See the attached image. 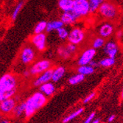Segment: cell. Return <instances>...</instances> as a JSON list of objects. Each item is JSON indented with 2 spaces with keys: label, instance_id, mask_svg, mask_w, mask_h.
Listing matches in <instances>:
<instances>
[{
  "label": "cell",
  "instance_id": "7a4b0ae2",
  "mask_svg": "<svg viewBox=\"0 0 123 123\" xmlns=\"http://www.w3.org/2000/svg\"><path fill=\"white\" fill-rule=\"evenodd\" d=\"M48 101L47 97L41 92H38L30 96L25 102V117L26 118L31 117L37 111L43 108Z\"/></svg>",
  "mask_w": 123,
  "mask_h": 123
},
{
  "label": "cell",
  "instance_id": "cb8c5ba5",
  "mask_svg": "<svg viewBox=\"0 0 123 123\" xmlns=\"http://www.w3.org/2000/svg\"><path fill=\"white\" fill-rule=\"evenodd\" d=\"M115 62L116 61L114 58H111L109 57H107L100 61L99 62V65L103 67H105V68H108V67H111L114 66L115 64Z\"/></svg>",
  "mask_w": 123,
  "mask_h": 123
},
{
  "label": "cell",
  "instance_id": "7c38bea8",
  "mask_svg": "<svg viewBox=\"0 0 123 123\" xmlns=\"http://www.w3.org/2000/svg\"><path fill=\"white\" fill-rule=\"evenodd\" d=\"M52 70L53 69H49L48 70L43 72L39 76L36 78V80L33 82V85L35 86H40L41 85L48 83L52 79Z\"/></svg>",
  "mask_w": 123,
  "mask_h": 123
},
{
  "label": "cell",
  "instance_id": "1f68e13d",
  "mask_svg": "<svg viewBox=\"0 0 123 123\" xmlns=\"http://www.w3.org/2000/svg\"><path fill=\"white\" fill-rule=\"evenodd\" d=\"M95 95H96V93H95V92H92V93H91L90 94H88V95L84 99V100H83V103H84V104H86V103H89L92 99H93V98L95 97Z\"/></svg>",
  "mask_w": 123,
  "mask_h": 123
},
{
  "label": "cell",
  "instance_id": "8fae6325",
  "mask_svg": "<svg viewBox=\"0 0 123 123\" xmlns=\"http://www.w3.org/2000/svg\"><path fill=\"white\" fill-rule=\"evenodd\" d=\"M103 50L104 52L108 55V57L111 58H116L117 55L118 53V46L115 42L113 41H109L103 46Z\"/></svg>",
  "mask_w": 123,
  "mask_h": 123
},
{
  "label": "cell",
  "instance_id": "8992f818",
  "mask_svg": "<svg viewBox=\"0 0 123 123\" xmlns=\"http://www.w3.org/2000/svg\"><path fill=\"white\" fill-rule=\"evenodd\" d=\"M85 32L80 28H74L72 29L67 36L69 42L73 43L74 45H78L82 43L85 38Z\"/></svg>",
  "mask_w": 123,
  "mask_h": 123
},
{
  "label": "cell",
  "instance_id": "d4e9b609",
  "mask_svg": "<svg viewBox=\"0 0 123 123\" xmlns=\"http://www.w3.org/2000/svg\"><path fill=\"white\" fill-rule=\"evenodd\" d=\"M105 39L102 37H97L96 38L94 39L93 42H92V48L94 49H97L101 47H103V46L105 45Z\"/></svg>",
  "mask_w": 123,
  "mask_h": 123
},
{
  "label": "cell",
  "instance_id": "4dcf8cb0",
  "mask_svg": "<svg viewBox=\"0 0 123 123\" xmlns=\"http://www.w3.org/2000/svg\"><path fill=\"white\" fill-rule=\"evenodd\" d=\"M95 116H96V113L94 111H93V112H92L90 114H89V116L85 119L83 123H91L92 122V120L95 118Z\"/></svg>",
  "mask_w": 123,
  "mask_h": 123
},
{
  "label": "cell",
  "instance_id": "ba28073f",
  "mask_svg": "<svg viewBox=\"0 0 123 123\" xmlns=\"http://www.w3.org/2000/svg\"><path fill=\"white\" fill-rule=\"evenodd\" d=\"M35 56L36 53L34 49L31 47H26L22 49L21 52L20 59L24 64H29L35 59Z\"/></svg>",
  "mask_w": 123,
  "mask_h": 123
},
{
  "label": "cell",
  "instance_id": "9c48e42d",
  "mask_svg": "<svg viewBox=\"0 0 123 123\" xmlns=\"http://www.w3.org/2000/svg\"><path fill=\"white\" fill-rule=\"evenodd\" d=\"M95 55H96V49L93 48L87 49L82 53L80 57L78 59V61H77L78 64L80 66L88 65V63L94 58Z\"/></svg>",
  "mask_w": 123,
  "mask_h": 123
},
{
  "label": "cell",
  "instance_id": "e575fe53",
  "mask_svg": "<svg viewBox=\"0 0 123 123\" xmlns=\"http://www.w3.org/2000/svg\"><path fill=\"white\" fill-rule=\"evenodd\" d=\"M115 115H111L109 117H108V122H109V123H111V122H113V121L115 119Z\"/></svg>",
  "mask_w": 123,
  "mask_h": 123
},
{
  "label": "cell",
  "instance_id": "d6986e66",
  "mask_svg": "<svg viewBox=\"0 0 123 123\" xmlns=\"http://www.w3.org/2000/svg\"><path fill=\"white\" fill-rule=\"evenodd\" d=\"M25 102L23 103H21L19 104H16L13 111V113L12 114L15 117H20L22 115H24L25 114Z\"/></svg>",
  "mask_w": 123,
  "mask_h": 123
},
{
  "label": "cell",
  "instance_id": "ffe728a7",
  "mask_svg": "<svg viewBox=\"0 0 123 123\" xmlns=\"http://www.w3.org/2000/svg\"><path fill=\"white\" fill-rule=\"evenodd\" d=\"M77 72L84 76L92 74L94 72V69L89 65L80 66L77 69Z\"/></svg>",
  "mask_w": 123,
  "mask_h": 123
},
{
  "label": "cell",
  "instance_id": "d590c367",
  "mask_svg": "<svg viewBox=\"0 0 123 123\" xmlns=\"http://www.w3.org/2000/svg\"><path fill=\"white\" fill-rule=\"evenodd\" d=\"M117 36L118 38H121L122 37V30H119V31L117 32Z\"/></svg>",
  "mask_w": 123,
  "mask_h": 123
},
{
  "label": "cell",
  "instance_id": "484cf974",
  "mask_svg": "<svg viewBox=\"0 0 123 123\" xmlns=\"http://www.w3.org/2000/svg\"><path fill=\"white\" fill-rule=\"evenodd\" d=\"M46 27H47V21H41L38 22V25L35 27V30H34L35 34L42 33L44 30H46Z\"/></svg>",
  "mask_w": 123,
  "mask_h": 123
},
{
  "label": "cell",
  "instance_id": "5b68a950",
  "mask_svg": "<svg viewBox=\"0 0 123 123\" xmlns=\"http://www.w3.org/2000/svg\"><path fill=\"white\" fill-rule=\"evenodd\" d=\"M16 105V101L13 97L5 99L0 102V114L7 116L12 114L13 111Z\"/></svg>",
  "mask_w": 123,
  "mask_h": 123
},
{
  "label": "cell",
  "instance_id": "74e56055",
  "mask_svg": "<svg viewBox=\"0 0 123 123\" xmlns=\"http://www.w3.org/2000/svg\"><path fill=\"white\" fill-rule=\"evenodd\" d=\"M91 123H99V119H93Z\"/></svg>",
  "mask_w": 123,
  "mask_h": 123
},
{
  "label": "cell",
  "instance_id": "52a82bcc",
  "mask_svg": "<svg viewBox=\"0 0 123 123\" xmlns=\"http://www.w3.org/2000/svg\"><path fill=\"white\" fill-rule=\"evenodd\" d=\"M51 63L48 60H41L35 63L32 66L30 69V74L32 75H39L43 72H45L50 69Z\"/></svg>",
  "mask_w": 123,
  "mask_h": 123
},
{
  "label": "cell",
  "instance_id": "f1b7e54d",
  "mask_svg": "<svg viewBox=\"0 0 123 123\" xmlns=\"http://www.w3.org/2000/svg\"><path fill=\"white\" fill-rule=\"evenodd\" d=\"M23 5H24V2H23V1L19 2H18V4L16 5V8L14 9L13 12V13H12V18H13V20L16 19V18H17V16H18V15L19 12L21 11V10L22 7H23Z\"/></svg>",
  "mask_w": 123,
  "mask_h": 123
},
{
  "label": "cell",
  "instance_id": "30bf717a",
  "mask_svg": "<svg viewBox=\"0 0 123 123\" xmlns=\"http://www.w3.org/2000/svg\"><path fill=\"white\" fill-rule=\"evenodd\" d=\"M31 41L35 47L38 49L39 51H43L46 48V42H47V37L43 32L38 33L33 36Z\"/></svg>",
  "mask_w": 123,
  "mask_h": 123
},
{
  "label": "cell",
  "instance_id": "836d02e7",
  "mask_svg": "<svg viewBox=\"0 0 123 123\" xmlns=\"http://www.w3.org/2000/svg\"><path fill=\"white\" fill-rule=\"evenodd\" d=\"M0 123H10V122L7 119H5V118L1 117H0Z\"/></svg>",
  "mask_w": 123,
  "mask_h": 123
},
{
  "label": "cell",
  "instance_id": "f546056e",
  "mask_svg": "<svg viewBox=\"0 0 123 123\" xmlns=\"http://www.w3.org/2000/svg\"><path fill=\"white\" fill-rule=\"evenodd\" d=\"M65 47H66V49L68 50L71 54L75 52L76 50H77V46L74 45V44H73V43H69Z\"/></svg>",
  "mask_w": 123,
  "mask_h": 123
},
{
  "label": "cell",
  "instance_id": "277c9868",
  "mask_svg": "<svg viewBox=\"0 0 123 123\" xmlns=\"http://www.w3.org/2000/svg\"><path fill=\"white\" fill-rule=\"evenodd\" d=\"M72 12L79 18L90 13L88 0H73Z\"/></svg>",
  "mask_w": 123,
  "mask_h": 123
},
{
  "label": "cell",
  "instance_id": "603a6c76",
  "mask_svg": "<svg viewBox=\"0 0 123 123\" xmlns=\"http://www.w3.org/2000/svg\"><path fill=\"white\" fill-rule=\"evenodd\" d=\"M104 2V0H88L90 13H95L98 10L99 5Z\"/></svg>",
  "mask_w": 123,
  "mask_h": 123
},
{
  "label": "cell",
  "instance_id": "3957f363",
  "mask_svg": "<svg viewBox=\"0 0 123 123\" xmlns=\"http://www.w3.org/2000/svg\"><path fill=\"white\" fill-rule=\"evenodd\" d=\"M97 10L103 18L108 20H114L118 16L117 7L111 2H103Z\"/></svg>",
  "mask_w": 123,
  "mask_h": 123
},
{
  "label": "cell",
  "instance_id": "e0dca14e",
  "mask_svg": "<svg viewBox=\"0 0 123 123\" xmlns=\"http://www.w3.org/2000/svg\"><path fill=\"white\" fill-rule=\"evenodd\" d=\"M63 22L61 20H55L49 22H47V27H46V31L47 32H50L53 30H57L58 29L63 27Z\"/></svg>",
  "mask_w": 123,
  "mask_h": 123
},
{
  "label": "cell",
  "instance_id": "8d00e7d4",
  "mask_svg": "<svg viewBox=\"0 0 123 123\" xmlns=\"http://www.w3.org/2000/svg\"><path fill=\"white\" fill-rule=\"evenodd\" d=\"M24 75H25V77H28L30 75V71H25V72H24Z\"/></svg>",
  "mask_w": 123,
  "mask_h": 123
},
{
  "label": "cell",
  "instance_id": "83f0119b",
  "mask_svg": "<svg viewBox=\"0 0 123 123\" xmlns=\"http://www.w3.org/2000/svg\"><path fill=\"white\" fill-rule=\"evenodd\" d=\"M56 31H57V32H58V37H59L61 39L64 40V39L67 38V36H68V35H69V32H68V30H67L66 28L62 27L58 29Z\"/></svg>",
  "mask_w": 123,
  "mask_h": 123
},
{
  "label": "cell",
  "instance_id": "d6a6232c",
  "mask_svg": "<svg viewBox=\"0 0 123 123\" xmlns=\"http://www.w3.org/2000/svg\"><path fill=\"white\" fill-rule=\"evenodd\" d=\"M88 65H89V66H91L92 67H93V68L94 69L95 67H97V66H99V63H97V62H95L94 60H92L90 63H88Z\"/></svg>",
  "mask_w": 123,
  "mask_h": 123
},
{
  "label": "cell",
  "instance_id": "2e32d148",
  "mask_svg": "<svg viewBox=\"0 0 123 123\" xmlns=\"http://www.w3.org/2000/svg\"><path fill=\"white\" fill-rule=\"evenodd\" d=\"M66 73V69L63 66H58L52 70L51 80L54 83H57L63 77Z\"/></svg>",
  "mask_w": 123,
  "mask_h": 123
},
{
  "label": "cell",
  "instance_id": "ac0fdd59",
  "mask_svg": "<svg viewBox=\"0 0 123 123\" xmlns=\"http://www.w3.org/2000/svg\"><path fill=\"white\" fill-rule=\"evenodd\" d=\"M58 6L63 12L72 11L73 7V0H59Z\"/></svg>",
  "mask_w": 123,
  "mask_h": 123
},
{
  "label": "cell",
  "instance_id": "7402d4cb",
  "mask_svg": "<svg viewBox=\"0 0 123 123\" xmlns=\"http://www.w3.org/2000/svg\"><path fill=\"white\" fill-rule=\"evenodd\" d=\"M85 79V76L81 74H79L77 73L72 77H69V83L71 84V85H77L80 83L81 82H83Z\"/></svg>",
  "mask_w": 123,
  "mask_h": 123
},
{
  "label": "cell",
  "instance_id": "5bb4252c",
  "mask_svg": "<svg viewBox=\"0 0 123 123\" xmlns=\"http://www.w3.org/2000/svg\"><path fill=\"white\" fill-rule=\"evenodd\" d=\"M114 26L110 23H105L99 29V34L100 37L106 38L110 37L114 32Z\"/></svg>",
  "mask_w": 123,
  "mask_h": 123
},
{
  "label": "cell",
  "instance_id": "9a60e30c",
  "mask_svg": "<svg viewBox=\"0 0 123 123\" xmlns=\"http://www.w3.org/2000/svg\"><path fill=\"white\" fill-rule=\"evenodd\" d=\"M39 92L47 97H51L55 92V87L52 83H45L39 86Z\"/></svg>",
  "mask_w": 123,
  "mask_h": 123
},
{
  "label": "cell",
  "instance_id": "4fadbf2b",
  "mask_svg": "<svg viewBox=\"0 0 123 123\" xmlns=\"http://www.w3.org/2000/svg\"><path fill=\"white\" fill-rule=\"evenodd\" d=\"M78 18L75 16V14L72 11H69V12H64L61 17V21L63 22V25H71L74 24L77 21Z\"/></svg>",
  "mask_w": 123,
  "mask_h": 123
},
{
  "label": "cell",
  "instance_id": "44dd1931",
  "mask_svg": "<svg viewBox=\"0 0 123 123\" xmlns=\"http://www.w3.org/2000/svg\"><path fill=\"white\" fill-rule=\"evenodd\" d=\"M83 111H84V109H83V108H80L79 109L76 110L75 111H74V112H72V114H70L69 116H67V117H66L65 118H63V121H62L63 123H68V122H69L70 121L73 120V119H75L77 117L80 116V115L83 112Z\"/></svg>",
  "mask_w": 123,
  "mask_h": 123
},
{
  "label": "cell",
  "instance_id": "4316f807",
  "mask_svg": "<svg viewBox=\"0 0 123 123\" xmlns=\"http://www.w3.org/2000/svg\"><path fill=\"white\" fill-rule=\"evenodd\" d=\"M58 54L59 55L63 58V59H68L71 57V53L66 49V47H61L59 49H58Z\"/></svg>",
  "mask_w": 123,
  "mask_h": 123
},
{
  "label": "cell",
  "instance_id": "6da1fadb",
  "mask_svg": "<svg viewBox=\"0 0 123 123\" xmlns=\"http://www.w3.org/2000/svg\"><path fill=\"white\" fill-rule=\"evenodd\" d=\"M17 92V79L12 74H5L0 78V102L13 97Z\"/></svg>",
  "mask_w": 123,
  "mask_h": 123
}]
</instances>
